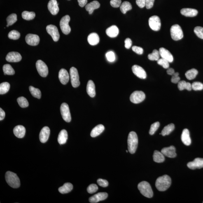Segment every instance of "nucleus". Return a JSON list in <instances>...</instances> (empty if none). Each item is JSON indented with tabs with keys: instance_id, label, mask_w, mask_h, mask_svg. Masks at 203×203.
<instances>
[{
	"instance_id": "25",
	"label": "nucleus",
	"mask_w": 203,
	"mask_h": 203,
	"mask_svg": "<svg viewBox=\"0 0 203 203\" xmlns=\"http://www.w3.org/2000/svg\"><path fill=\"white\" fill-rule=\"evenodd\" d=\"M198 11L197 10L190 8H184L181 10V13L184 16L188 17H194L197 15Z\"/></svg>"
},
{
	"instance_id": "64",
	"label": "nucleus",
	"mask_w": 203,
	"mask_h": 203,
	"mask_svg": "<svg viewBox=\"0 0 203 203\" xmlns=\"http://www.w3.org/2000/svg\"></svg>"
},
{
	"instance_id": "11",
	"label": "nucleus",
	"mask_w": 203,
	"mask_h": 203,
	"mask_svg": "<svg viewBox=\"0 0 203 203\" xmlns=\"http://www.w3.org/2000/svg\"><path fill=\"white\" fill-rule=\"evenodd\" d=\"M60 111L62 118L66 122H70L71 120V113H70L69 106L66 103L61 105Z\"/></svg>"
},
{
	"instance_id": "10",
	"label": "nucleus",
	"mask_w": 203,
	"mask_h": 203,
	"mask_svg": "<svg viewBox=\"0 0 203 203\" xmlns=\"http://www.w3.org/2000/svg\"><path fill=\"white\" fill-rule=\"evenodd\" d=\"M37 69L39 75L43 77H45L48 74V66L43 61L38 60L36 63Z\"/></svg>"
},
{
	"instance_id": "35",
	"label": "nucleus",
	"mask_w": 203,
	"mask_h": 203,
	"mask_svg": "<svg viewBox=\"0 0 203 203\" xmlns=\"http://www.w3.org/2000/svg\"><path fill=\"white\" fill-rule=\"evenodd\" d=\"M174 129L175 125L173 123L170 124L169 125L164 127L163 130L162 131L161 134L164 136L168 135L171 133V132H172L174 130Z\"/></svg>"
},
{
	"instance_id": "47",
	"label": "nucleus",
	"mask_w": 203,
	"mask_h": 203,
	"mask_svg": "<svg viewBox=\"0 0 203 203\" xmlns=\"http://www.w3.org/2000/svg\"><path fill=\"white\" fill-rule=\"evenodd\" d=\"M192 89L195 91L201 90L203 89V84L199 82H195L192 84Z\"/></svg>"
},
{
	"instance_id": "43",
	"label": "nucleus",
	"mask_w": 203,
	"mask_h": 203,
	"mask_svg": "<svg viewBox=\"0 0 203 203\" xmlns=\"http://www.w3.org/2000/svg\"><path fill=\"white\" fill-rule=\"evenodd\" d=\"M160 54L159 51L154 50L151 54H149L148 58L151 61H158L160 58Z\"/></svg>"
},
{
	"instance_id": "17",
	"label": "nucleus",
	"mask_w": 203,
	"mask_h": 203,
	"mask_svg": "<svg viewBox=\"0 0 203 203\" xmlns=\"http://www.w3.org/2000/svg\"><path fill=\"white\" fill-rule=\"evenodd\" d=\"M161 152L164 156L169 158H174L176 156V149L173 146L163 148Z\"/></svg>"
},
{
	"instance_id": "2",
	"label": "nucleus",
	"mask_w": 203,
	"mask_h": 203,
	"mask_svg": "<svg viewBox=\"0 0 203 203\" xmlns=\"http://www.w3.org/2000/svg\"><path fill=\"white\" fill-rule=\"evenodd\" d=\"M6 183L12 188H17L20 186V179L16 174L10 171H8L6 174Z\"/></svg>"
},
{
	"instance_id": "23",
	"label": "nucleus",
	"mask_w": 203,
	"mask_h": 203,
	"mask_svg": "<svg viewBox=\"0 0 203 203\" xmlns=\"http://www.w3.org/2000/svg\"><path fill=\"white\" fill-rule=\"evenodd\" d=\"M181 140L184 144L186 146H189L191 143L190 132L188 129H184L181 136Z\"/></svg>"
},
{
	"instance_id": "48",
	"label": "nucleus",
	"mask_w": 203,
	"mask_h": 203,
	"mask_svg": "<svg viewBox=\"0 0 203 203\" xmlns=\"http://www.w3.org/2000/svg\"><path fill=\"white\" fill-rule=\"evenodd\" d=\"M157 63L162 66L164 69H168L169 67V62L164 58L159 59L157 61Z\"/></svg>"
},
{
	"instance_id": "20",
	"label": "nucleus",
	"mask_w": 203,
	"mask_h": 203,
	"mask_svg": "<svg viewBox=\"0 0 203 203\" xmlns=\"http://www.w3.org/2000/svg\"><path fill=\"white\" fill-rule=\"evenodd\" d=\"M159 52L162 58L166 59L169 63H172L174 61V57L172 54L166 49L161 48L159 49Z\"/></svg>"
},
{
	"instance_id": "55",
	"label": "nucleus",
	"mask_w": 203,
	"mask_h": 203,
	"mask_svg": "<svg viewBox=\"0 0 203 203\" xmlns=\"http://www.w3.org/2000/svg\"><path fill=\"white\" fill-rule=\"evenodd\" d=\"M97 183L100 186L103 187H107L108 185V182L105 179H99L97 180Z\"/></svg>"
},
{
	"instance_id": "53",
	"label": "nucleus",
	"mask_w": 203,
	"mask_h": 203,
	"mask_svg": "<svg viewBox=\"0 0 203 203\" xmlns=\"http://www.w3.org/2000/svg\"><path fill=\"white\" fill-rule=\"evenodd\" d=\"M121 2V0H111L110 3L113 7L118 8L120 6Z\"/></svg>"
},
{
	"instance_id": "49",
	"label": "nucleus",
	"mask_w": 203,
	"mask_h": 203,
	"mask_svg": "<svg viewBox=\"0 0 203 203\" xmlns=\"http://www.w3.org/2000/svg\"><path fill=\"white\" fill-rule=\"evenodd\" d=\"M194 32L197 36L201 39H203V28L197 27L194 29Z\"/></svg>"
},
{
	"instance_id": "44",
	"label": "nucleus",
	"mask_w": 203,
	"mask_h": 203,
	"mask_svg": "<svg viewBox=\"0 0 203 203\" xmlns=\"http://www.w3.org/2000/svg\"><path fill=\"white\" fill-rule=\"evenodd\" d=\"M17 102L21 107L24 108L29 106V103L27 99L24 97H20L17 99Z\"/></svg>"
},
{
	"instance_id": "52",
	"label": "nucleus",
	"mask_w": 203,
	"mask_h": 203,
	"mask_svg": "<svg viewBox=\"0 0 203 203\" xmlns=\"http://www.w3.org/2000/svg\"><path fill=\"white\" fill-rule=\"evenodd\" d=\"M179 73L178 72L175 73L172 75V78L171 79V82L173 83L177 84L180 81V78L179 76Z\"/></svg>"
},
{
	"instance_id": "12",
	"label": "nucleus",
	"mask_w": 203,
	"mask_h": 203,
	"mask_svg": "<svg viewBox=\"0 0 203 203\" xmlns=\"http://www.w3.org/2000/svg\"><path fill=\"white\" fill-rule=\"evenodd\" d=\"M47 32L52 37L54 41H57L59 38L58 29L55 26L50 24L47 26Z\"/></svg>"
},
{
	"instance_id": "36",
	"label": "nucleus",
	"mask_w": 203,
	"mask_h": 203,
	"mask_svg": "<svg viewBox=\"0 0 203 203\" xmlns=\"http://www.w3.org/2000/svg\"><path fill=\"white\" fill-rule=\"evenodd\" d=\"M132 9V6L130 2L127 1H125L122 3L120 6V10L122 13L125 14L127 11Z\"/></svg>"
},
{
	"instance_id": "7",
	"label": "nucleus",
	"mask_w": 203,
	"mask_h": 203,
	"mask_svg": "<svg viewBox=\"0 0 203 203\" xmlns=\"http://www.w3.org/2000/svg\"><path fill=\"white\" fill-rule=\"evenodd\" d=\"M70 21V16L69 15H66L62 17L59 23L62 32L66 35L69 34L71 31V28L69 24Z\"/></svg>"
},
{
	"instance_id": "24",
	"label": "nucleus",
	"mask_w": 203,
	"mask_h": 203,
	"mask_svg": "<svg viewBox=\"0 0 203 203\" xmlns=\"http://www.w3.org/2000/svg\"><path fill=\"white\" fill-rule=\"evenodd\" d=\"M13 132L17 137L21 139L25 135L26 129L23 126L17 125L14 128Z\"/></svg>"
},
{
	"instance_id": "56",
	"label": "nucleus",
	"mask_w": 203,
	"mask_h": 203,
	"mask_svg": "<svg viewBox=\"0 0 203 203\" xmlns=\"http://www.w3.org/2000/svg\"><path fill=\"white\" fill-rule=\"evenodd\" d=\"M146 1V7L148 9L151 8L153 6L155 0H145Z\"/></svg>"
},
{
	"instance_id": "34",
	"label": "nucleus",
	"mask_w": 203,
	"mask_h": 203,
	"mask_svg": "<svg viewBox=\"0 0 203 203\" xmlns=\"http://www.w3.org/2000/svg\"><path fill=\"white\" fill-rule=\"evenodd\" d=\"M178 88L180 91L186 89L188 91L192 90V84L186 82L185 80H181L178 83Z\"/></svg>"
},
{
	"instance_id": "57",
	"label": "nucleus",
	"mask_w": 203,
	"mask_h": 203,
	"mask_svg": "<svg viewBox=\"0 0 203 203\" xmlns=\"http://www.w3.org/2000/svg\"><path fill=\"white\" fill-rule=\"evenodd\" d=\"M125 47L126 49H130L132 45V40H131L130 38H126L125 41Z\"/></svg>"
},
{
	"instance_id": "39",
	"label": "nucleus",
	"mask_w": 203,
	"mask_h": 203,
	"mask_svg": "<svg viewBox=\"0 0 203 203\" xmlns=\"http://www.w3.org/2000/svg\"><path fill=\"white\" fill-rule=\"evenodd\" d=\"M3 70L5 75H12L15 74V71L10 65L6 64L3 67Z\"/></svg>"
},
{
	"instance_id": "45",
	"label": "nucleus",
	"mask_w": 203,
	"mask_h": 203,
	"mask_svg": "<svg viewBox=\"0 0 203 203\" xmlns=\"http://www.w3.org/2000/svg\"><path fill=\"white\" fill-rule=\"evenodd\" d=\"M20 36V33L16 30L10 31L8 34V37L11 39L17 40L19 39Z\"/></svg>"
},
{
	"instance_id": "26",
	"label": "nucleus",
	"mask_w": 203,
	"mask_h": 203,
	"mask_svg": "<svg viewBox=\"0 0 203 203\" xmlns=\"http://www.w3.org/2000/svg\"><path fill=\"white\" fill-rule=\"evenodd\" d=\"M100 6V4L97 1H94L86 5L85 9L89 12L90 15L92 14L94 10L99 8Z\"/></svg>"
},
{
	"instance_id": "51",
	"label": "nucleus",
	"mask_w": 203,
	"mask_h": 203,
	"mask_svg": "<svg viewBox=\"0 0 203 203\" xmlns=\"http://www.w3.org/2000/svg\"><path fill=\"white\" fill-rule=\"evenodd\" d=\"M106 57L108 61L109 62H112L115 60V55L114 53L112 51H110L107 52L106 54Z\"/></svg>"
},
{
	"instance_id": "21",
	"label": "nucleus",
	"mask_w": 203,
	"mask_h": 203,
	"mask_svg": "<svg viewBox=\"0 0 203 203\" xmlns=\"http://www.w3.org/2000/svg\"><path fill=\"white\" fill-rule=\"evenodd\" d=\"M58 4L57 0H50L48 3V9L52 15H57L59 11Z\"/></svg>"
},
{
	"instance_id": "18",
	"label": "nucleus",
	"mask_w": 203,
	"mask_h": 203,
	"mask_svg": "<svg viewBox=\"0 0 203 203\" xmlns=\"http://www.w3.org/2000/svg\"><path fill=\"white\" fill-rule=\"evenodd\" d=\"M187 166L189 168L192 170L202 168L203 167V158H196L193 162H189Z\"/></svg>"
},
{
	"instance_id": "27",
	"label": "nucleus",
	"mask_w": 203,
	"mask_h": 203,
	"mask_svg": "<svg viewBox=\"0 0 203 203\" xmlns=\"http://www.w3.org/2000/svg\"><path fill=\"white\" fill-rule=\"evenodd\" d=\"M106 33L109 37L114 38L118 36L119 29L116 26L113 25L106 29Z\"/></svg>"
},
{
	"instance_id": "4",
	"label": "nucleus",
	"mask_w": 203,
	"mask_h": 203,
	"mask_svg": "<svg viewBox=\"0 0 203 203\" xmlns=\"http://www.w3.org/2000/svg\"><path fill=\"white\" fill-rule=\"evenodd\" d=\"M141 193L145 197L151 198L153 197V192L151 186L149 183L146 181H142L138 185Z\"/></svg>"
},
{
	"instance_id": "50",
	"label": "nucleus",
	"mask_w": 203,
	"mask_h": 203,
	"mask_svg": "<svg viewBox=\"0 0 203 203\" xmlns=\"http://www.w3.org/2000/svg\"><path fill=\"white\" fill-rule=\"evenodd\" d=\"M98 189V188L97 185L95 184H92L88 187L87 191L89 193L92 194L97 192Z\"/></svg>"
},
{
	"instance_id": "16",
	"label": "nucleus",
	"mask_w": 203,
	"mask_h": 203,
	"mask_svg": "<svg viewBox=\"0 0 203 203\" xmlns=\"http://www.w3.org/2000/svg\"><path fill=\"white\" fill-rule=\"evenodd\" d=\"M22 57L20 54L17 52H10L6 57L7 61L9 62H18L21 60Z\"/></svg>"
},
{
	"instance_id": "63",
	"label": "nucleus",
	"mask_w": 203,
	"mask_h": 203,
	"mask_svg": "<svg viewBox=\"0 0 203 203\" xmlns=\"http://www.w3.org/2000/svg\"><path fill=\"white\" fill-rule=\"evenodd\" d=\"M68 1H70V0H68Z\"/></svg>"
},
{
	"instance_id": "3",
	"label": "nucleus",
	"mask_w": 203,
	"mask_h": 203,
	"mask_svg": "<svg viewBox=\"0 0 203 203\" xmlns=\"http://www.w3.org/2000/svg\"><path fill=\"white\" fill-rule=\"evenodd\" d=\"M138 144L137 135L134 131L129 133L127 139L128 151L131 154L135 153Z\"/></svg>"
},
{
	"instance_id": "33",
	"label": "nucleus",
	"mask_w": 203,
	"mask_h": 203,
	"mask_svg": "<svg viewBox=\"0 0 203 203\" xmlns=\"http://www.w3.org/2000/svg\"><path fill=\"white\" fill-rule=\"evenodd\" d=\"M153 160L155 162L157 163H161L163 162L165 160V157L162 152H159L158 150H155L154 152Z\"/></svg>"
},
{
	"instance_id": "31",
	"label": "nucleus",
	"mask_w": 203,
	"mask_h": 203,
	"mask_svg": "<svg viewBox=\"0 0 203 203\" xmlns=\"http://www.w3.org/2000/svg\"><path fill=\"white\" fill-rule=\"evenodd\" d=\"M105 127L102 125H99L92 129L90 135L92 137H95L101 134L104 130Z\"/></svg>"
},
{
	"instance_id": "46",
	"label": "nucleus",
	"mask_w": 203,
	"mask_h": 203,
	"mask_svg": "<svg viewBox=\"0 0 203 203\" xmlns=\"http://www.w3.org/2000/svg\"><path fill=\"white\" fill-rule=\"evenodd\" d=\"M160 124L159 122H156L155 123L152 124L150 127V129L149 130V133L150 135H152L154 134L156 131L157 130V129L159 128L160 127Z\"/></svg>"
},
{
	"instance_id": "19",
	"label": "nucleus",
	"mask_w": 203,
	"mask_h": 203,
	"mask_svg": "<svg viewBox=\"0 0 203 203\" xmlns=\"http://www.w3.org/2000/svg\"><path fill=\"white\" fill-rule=\"evenodd\" d=\"M50 134V128L48 127H45L42 129L39 135L40 141L45 143L48 141Z\"/></svg>"
},
{
	"instance_id": "13",
	"label": "nucleus",
	"mask_w": 203,
	"mask_h": 203,
	"mask_svg": "<svg viewBox=\"0 0 203 203\" xmlns=\"http://www.w3.org/2000/svg\"><path fill=\"white\" fill-rule=\"evenodd\" d=\"M132 70L135 75L142 79H145L146 78V73L142 67L136 65L132 66Z\"/></svg>"
},
{
	"instance_id": "14",
	"label": "nucleus",
	"mask_w": 203,
	"mask_h": 203,
	"mask_svg": "<svg viewBox=\"0 0 203 203\" xmlns=\"http://www.w3.org/2000/svg\"><path fill=\"white\" fill-rule=\"evenodd\" d=\"M25 40L28 45L35 46L39 44L40 38L37 35L29 34L26 36Z\"/></svg>"
},
{
	"instance_id": "15",
	"label": "nucleus",
	"mask_w": 203,
	"mask_h": 203,
	"mask_svg": "<svg viewBox=\"0 0 203 203\" xmlns=\"http://www.w3.org/2000/svg\"><path fill=\"white\" fill-rule=\"evenodd\" d=\"M108 194L106 192H99L89 199V201L90 203H96L100 201H104L108 197Z\"/></svg>"
},
{
	"instance_id": "30",
	"label": "nucleus",
	"mask_w": 203,
	"mask_h": 203,
	"mask_svg": "<svg viewBox=\"0 0 203 203\" xmlns=\"http://www.w3.org/2000/svg\"><path fill=\"white\" fill-rule=\"evenodd\" d=\"M68 139L67 131L65 129L61 131L58 135V141L60 145L65 144Z\"/></svg>"
},
{
	"instance_id": "8",
	"label": "nucleus",
	"mask_w": 203,
	"mask_h": 203,
	"mask_svg": "<svg viewBox=\"0 0 203 203\" xmlns=\"http://www.w3.org/2000/svg\"><path fill=\"white\" fill-rule=\"evenodd\" d=\"M149 24L150 28L153 31H158L160 30L161 27L160 17L157 15H153L150 17L149 20Z\"/></svg>"
},
{
	"instance_id": "28",
	"label": "nucleus",
	"mask_w": 203,
	"mask_h": 203,
	"mask_svg": "<svg viewBox=\"0 0 203 203\" xmlns=\"http://www.w3.org/2000/svg\"><path fill=\"white\" fill-rule=\"evenodd\" d=\"M87 92L91 97H93L96 95L95 86L93 82L89 80L87 86Z\"/></svg>"
},
{
	"instance_id": "40",
	"label": "nucleus",
	"mask_w": 203,
	"mask_h": 203,
	"mask_svg": "<svg viewBox=\"0 0 203 203\" xmlns=\"http://www.w3.org/2000/svg\"><path fill=\"white\" fill-rule=\"evenodd\" d=\"M22 17L24 20H32L36 16V14L34 12L24 11L22 13Z\"/></svg>"
},
{
	"instance_id": "37",
	"label": "nucleus",
	"mask_w": 203,
	"mask_h": 203,
	"mask_svg": "<svg viewBox=\"0 0 203 203\" xmlns=\"http://www.w3.org/2000/svg\"><path fill=\"white\" fill-rule=\"evenodd\" d=\"M198 73V71L195 69H192L187 71L185 74V76L187 79L192 80L194 79Z\"/></svg>"
},
{
	"instance_id": "32",
	"label": "nucleus",
	"mask_w": 203,
	"mask_h": 203,
	"mask_svg": "<svg viewBox=\"0 0 203 203\" xmlns=\"http://www.w3.org/2000/svg\"><path fill=\"white\" fill-rule=\"evenodd\" d=\"M73 186L70 183H65L63 186L59 187L58 191L61 193L64 194L69 193L73 189Z\"/></svg>"
},
{
	"instance_id": "41",
	"label": "nucleus",
	"mask_w": 203,
	"mask_h": 203,
	"mask_svg": "<svg viewBox=\"0 0 203 203\" xmlns=\"http://www.w3.org/2000/svg\"><path fill=\"white\" fill-rule=\"evenodd\" d=\"M10 85L7 82L2 83L0 84V94H6L8 92L10 89Z\"/></svg>"
},
{
	"instance_id": "58",
	"label": "nucleus",
	"mask_w": 203,
	"mask_h": 203,
	"mask_svg": "<svg viewBox=\"0 0 203 203\" xmlns=\"http://www.w3.org/2000/svg\"><path fill=\"white\" fill-rule=\"evenodd\" d=\"M136 3L140 8H143L146 6L145 0H136Z\"/></svg>"
},
{
	"instance_id": "42",
	"label": "nucleus",
	"mask_w": 203,
	"mask_h": 203,
	"mask_svg": "<svg viewBox=\"0 0 203 203\" xmlns=\"http://www.w3.org/2000/svg\"><path fill=\"white\" fill-rule=\"evenodd\" d=\"M17 21V15L16 14L13 13L11 14L7 17L6 19V21L7 23L6 27L11 26L15 23Z\"/></svg>"
},
{
	"instance_id": "61",
	"label": "nucleus",
	"mask_w": 203,
	"mask_h": 203,
	"mask_svg": "<svg viewBox=\"0 0 203 203\" xmlns=\"http://www.w3.org/2000/svg\"><path fill=\"white\" fill-rule=\"evenodd\" d=\"M167 72L168 74L172 75L175 73V70L172 68H169L168 69H167Z\"/></svg>"
},
{
	"instance_id": "22",
	"label": "nucleus",
	"mask_w": 203,
	"mask_h": 203,
	"mask_svg": "<svg viewBox=\"0 0 203 203\" xmlns=\"http://www.w3.org/2000/svg\"><path fill=\"white\" fill-rule=\"evenodd\" d=\"M59 80L63 84L66 85L69 80V75L66 69H62L59 71L58 74Z\"/></svg>"
},
{
	"instance_id": "1",
	"label": "nucleus",
	"mask_w": 203,
	"mask_h": 203,
	"mask_svg": "<svg viewBox=\"0 0 203 203\" xmlns=\"http://www.w3.org/2000/svg\"><path fill=\"white\" fill-rule=\"evenodd\" d=\"M171 183L170 177L167 175H164L157 178L155 182V186L159 191H165L171 186Z\"/></svg>"
},
{
	"instance_id": "5",
	"label": "nucleus",
	"mask_w": 203,
	"mask_h": 203,
	"mask_svg": "<svg viewBox=\"0 0 203 203\" xmlns=\"http://www.w3.org/2000/svg\"><path fill=\"white\" fill-rule=\"evenodd\" d=\"M171 38L175 41L181 40L184 37L181 28L177 24H174L171 27Z\"/></svg>"
},
{
	"instance_id": "38",
	"label": "nucleus",
	"mask_w": 203,
	"mask_h": 203,
	"mask_svg": "<svg viewBox=\"0 0 203 203\" xmlns=\"http://www.w3.org/2000/svg\"><path fill=\"white\" fill-rule=\"evenodd\" d=\"M29 90L31 93L33 97L40 99L41 97V92L39 89L35 88V87L30 86L29 87Z\"/></svg>"
},
{
	"instance_id": "62",
	"label": "nucleus",
	"mask_w": 203,
	"mask_h": 203,
	"mask_svg": "<svg viewBox=\"0 0 203 203\" xmlns=\"http://www.w3.org/2000/svg\"><path fill=\"white\" fill-rule=\"evenodd\" d=\"M126 152H128V151H127V150H126Z\"/></svg>"
},
{
	"instance_id": "6",
	"label": "nucleus",
	"mask_w": 203,
	"mask_h": 203,
	"mask_svg": "<svg viewBox=\"0 0 203 203\" xmlns=\"http://www.w3.org/2000/svg\"><path fill=\"white\" fill-rule=\"evenodd\" d=\"M70 76L71 79V85L74 88H76L80 85L79 76L77 69L72 67L70 70Z\"/></svg>"
},
{
	"instance_id": "29",
	"label": "nucleus",
	"mask_w": 203,
	"mask_h": 203,
	"mask_svg": "<svg viewBox=\"0 0 203 203\" xmlns=\"http://www.w3.org/2000/svg\"><path fill=\"white\" fill-rule=\"evenodd\" d=\"M88 42L91 45H97L99 42L98 35L96 33H92L89 35L87 38Z\"/></svg>"
},
{
	"instance_id": "9",
	"label": "nucleus",
	"mask_w": 203,
	"mask_h": 203,
	"mask_svg": "<svg viewBox=\"0 0 203 203\" xmlns=\"http://www.w3.org/2000/svg\"><path fill=\"white\" fill-rule=\"evenodd\" d=\"M145 94L142 91H135L131 94L130 100L131 102L134 104H139L144 100L145 98Z\"/></svg>"
},
{
	"instance_id": "54",
	"label": "nucleus",
	"mask_w": 203,
	"mask_h": 203,
	"mask_svg": "<svg viewBox=\"0 0 203 203\" xmlns=\"http://www.w3.org/2000/svg\"><path fill=\"white\" fill-rule=\"evenodd\" d=\"M132 50L136 54L141 55L143 54V50L142 48L139 46H133L132 47Z\"/></svg>"
},
{
	"instance_id": "60",
	"label": "nucleus",
	"mask_w": 203,
	"mask_h": 203,
	"mask_svg": "<svg viewBox=\"0 0 203 203\" xmlns=\"http://www.w3.org/2000/svg\"><path fill=\"white\" fill-rule=\"evenodd\" d=\"M5 115L6 114L4 111L1 108H0V120H3L5 118Z\"/></svg>"
},
{
	"instance_id": "59",
	"label": "nucleus",
	"mask_w": 203,
	"mask_h": 203,
	"mask_svg": "<svg viewBox=\"0 0 203 203\" xmlns=\"http://www.w3.org/2000/svg\"><path fill=\"white\" fill-rule=\"evenodd\" d=\"M79 5L81 7H83L86 5L87 0H78Z\"/></svg>"
}]
</instances>
